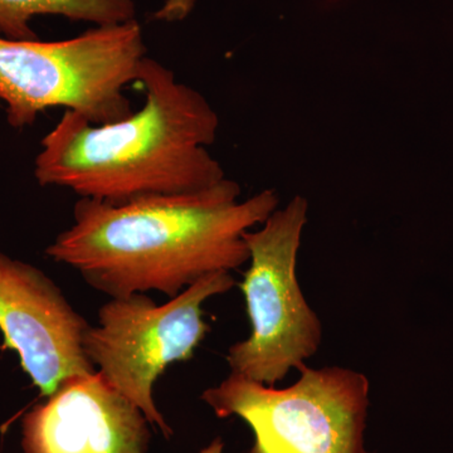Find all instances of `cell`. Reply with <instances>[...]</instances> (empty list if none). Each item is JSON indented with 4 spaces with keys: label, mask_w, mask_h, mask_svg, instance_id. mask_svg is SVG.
<instances>
[{
    "label": "cell",
    "mask_w": 453,
    "mask_h": 453,
    "mask_svg": "<svg viewBox=\"0 0 453 453\" xmlns=\"http://www.w3.org/2000/svg\"><path fill=\"white\" fill-rule=\"evenodd\" d=\"M150 422L98 372L73 375L22 419L23 453H148Z\"/></svg>",
    "instance_id": "cell-8"
},
{
    "label": "cell",
    "mask_w": 453,
    "mask_h": 453,
    "mask_svg": "<svg viewBox=\"0 0 453 453\" xmlns=\"http://www.w3.org/2000/svg\"><path fill=\"white\" fill-rule=\"evenodd\" d=\"M225 441L222 437H216L211 443H208L199 453H223L225 452Z\"/></svg>",
    "instance_id": "cell-11"
},
{
    "label": "cell",
    "mask_w": 453,
    "mask_h": 453,
    "mask_svg": "<svg viewBox=\"0 0 453 453\" xmlns=\"http://www.w3.org/2000/svg\"><path fill=\"white\" fill-rule=\"evenodd\" d=\"M299 372L282 389L231 372L201 398L219 418L237 416L251 427L247 453H374L365 446L368 377L342 366Z\"/></svg>",
    "instance_id": "cell-4"
},
{
    "label": "cell",
    "mask_w": 453,
    "mask_h": 453,
    "mask_svg": "<svg viewBox=\"0 0 453 453\" xmlns=\"http://www.w3.org/2000/svg\"><path fill=\"white\" fill-rule=\"evenodd\" d=\"M88 321L40 268L0 252V333L41 395L97 372L83 350Z\"/></svg>",
    "instance_id": "cell-7"
},
{
    "label": "cell",
    "mask_w": 453,
    "mask_h": 453,
    "mask_svg": "<svg viewBox=\"0 0 453 453\" xmlns=\"http://www.w3.org/2000/svg\"><path fill=\"white\" fill-rule=\"evenodd\" d=\"M308 202L296 196L275 211L259 231L246 232L250 267L240 288L251 334L226 354L231 372L276 386L291 369L300 371L323 342V324L310 308L296 276Z\"/></svg>",
    "instance_id": "cell-6"
},
{
    "label": "cell",
    "mask_w": 453,
    "mask_h": 453,
    "mask_svg": "<svg viewBox=\"0 0 453 453\" xmlns=\"http://www.w3.org/2000/svg\"><path fill=\"white\" fill-rule=\"evenodd\" d=\"M138 82L144 86V106L122 120L96 125L65 111L35 157L42 187L122 204L201 192L226 179L205 150L216 140L219 119L204 96L149 57Z\"/></svg>",
    "instance_id": "cell-2"
},
{
    "label": "cell",
    "mask_w": 453,
    "mask_h": 453,
    "mask_svg": "<svg viewBox=\"0 0 453 453\" xmlns=\"http://www.w3.org/2000/svg\"><path fill=\"white\" fill-rule=\"evenodd\" d=\"M37 16H61L96 26L135 19L134 0H0V35L14 41H35L31 22Z\"/></svg>",
    "instance_id": "cell-9"
},
{
    "label": "cell",
    "mask_w": 453,
    "mask_h": 453,
    "mask_svg": "<svg viewBox=\"0 0 453 453\" xmlns=\"http://www.w3.org/2000/svg\"><path fill=\"white\" fill-rule=\"evenodd\" d=\"M241 188L217 186L122 204L80 198L73 223L46 255L110 299L157 291L169 299L214 273L250 261L244 234L277 210L273 190L240 202Z\"/></svg>",
    "instance_id": "cell-1"
},
{
    "label": "cell",
    "mask_w": 453,
    "mask_h": 453,
    "mask_svg": "<svg viewBox=\"0 0 453 453\" xmlns=\"http://www.w3.org/2000/svg\"><path fill=\"white\" fill-rule=\"evenodd\" d=\"M234 285V276L222 271L163 305L145 294L110 299L98 310L96 325L86 329L83 350L89 362L165 438L174 432L155 403V383L170 365L192 359L211 330L203 303Z\"/></svg>",
    "instance_id": "cell-5"
},
{
    "label": "cell",
    "mask_w": 453,
    "mask_h": 453,
    "mask_svg": "<svg viewBox=\"0 0 453 453\" xmlns=\"http://www.w3.org/2000/svg\"><path fill=\"white\" fill-rule=\"evenodd\" d=\"M146 46L138 20L96 26L58 42L0 37V101L7 121L23 129L50 107L92 124L133 113L125 89L138 82Z\"/></svg>",
    "instance_id": "cell-3"
},
{
    "label": "cell",
    "mask_w": 453,
    "mask_h": 453,
    "mask_svg": "<svg viewBox=\"0 0 453 453\" xmlns=\"http://www.w3.org/2000/svg\"><path fill=\"white\" fill-rule=\"evenodd\" d=\"M196 0H166L162 9L154 14L155 19L164 22L183 20L195 7Z\"/></svg>",
    "instance_id": "cell-10"
}]
</instances>
